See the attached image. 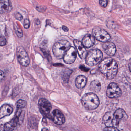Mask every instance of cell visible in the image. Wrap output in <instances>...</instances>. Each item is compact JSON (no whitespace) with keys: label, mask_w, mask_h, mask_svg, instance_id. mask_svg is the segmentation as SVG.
Instances as JSON below:
<instances>
[{"label":"cell","mask_w":131,"mask_h":131,"mask_svg":"<svg viewBox=\"0 0 131 131\" xmlns=\"http://www.w3.org/2000/svg\"><path fill=\"white\" fill-rule=\"evenodd\" d=\"M74 44L80 58L83 59H85L87 55V51L82 43L75 40L74 41Z\"/></svg>","instance_id":"13"},{"label":"cell","mask_w":131,"mask_h":131,"mask_svg":"<svg viewBox=\"0 0 131 131\" xmlns=\"http://www.w3.org/2000/svg\"><path fill=\"white\" fill-rule=\"evenodd\" d=\"M17 59L21 65L24 67H27L30 63L29 58L27 52L23 47H19L17 51Z\"/></svg>","instance_id":"7"},{"label":"cell","mask_w":131,"mask_h":131,"mask_svg":"<svg viewBox=\"0 0 131 131\" xmlns=\"http://www.w3.org/2000/svg\"><path fill=\"white\" fill-rule=\"evenodd\" d=\"M13 111V107L8 104H5L0 108V119L10 115Z\"/></svg>","instance_id":"16"},{"label":"cell","mask_w":131,"mask_h":131,"mask_svg":"<svg viewBox=\"0 0 131 131\" xmlns=\"http://www.w3.org/2000/svg\"><path fill=\"white\" fill-rule=\"evenodd\" d=\"M113 114L111 112H108L104 115L103 122L107 127H113Z\"/></svg>","instance_id":"18"},{"label":"cell","mask_w":131,"mask_h":131,"mask_svg":"<svg viewBox=\"0 0 131 131\" xmlns=\"http://www.w3.org/2000/svg\"><path fill=\"white\" fill-rule=\"evenodd\" d=\"M108 0H99V4L101 6L105 7L108 4Z\"/></svg>","instance_id":"24"},{"label":"cell","mask_w":131,"mask_h":131,"mask_svg":"<svg viewBox=\"0 0 131 131\" xmlns=\"http://www.w3.org/2000/svg\"><path fill=\"white\" fill-rule=\"evenodd\" d=\"M15 17H16L17 19L18 20H22L23 19V16L19 13H17L16 14Z\"/></svg>","instance_id":"28"},{"label":"cell","mask_w":131,"mask_h":131,"mask_svg":"<svg viewBox=\"0 0 131 131\" xmlns=\"http://www.w3.org/2000/svg\"><path fill=\"white\" fill-rule=\"evenodd\" d=\"M101 83L99 80H93L90 83V90L95 92H99L101 89Z\"/></svg>","instance_id":"20"},{"label":"cell","mask_w":131,"mask_h":131,"mask_svg":"<svg viewBox=\"0 0 131 131\" xmlns=\"http://www.w3.org/2000/svg\"><path fill=\"white\" fill-rule=\"evenodd\" d=\"M104 52L108 56H112L116 52V47L114 43L111 42H106L103 45Z\"/></svg>","instance_id":"14"},{"label":"cell","mask_w":131,"mask_h":131,"mask_svg":"<svg viewBox=\"0 0 131 131\" xmlns=\"http://www.w3.org/2000/svg\"><path fill=\"white\" fill-rule=\"evenodd\" d=\"M92 34L94 38L102 42H108L110 39V36L107 32L99 27H95L93 29Z\"/></svg>","instance_id":"6"},{"label":"cell","mask_w":131,"mask_h":131,"mask_svg":"<svg viewBox=\"0 0 131 131\" xmlns=\"http://www.w3.org/2000/svg\"><path fill=\"white\" fill-rule=\"evenodd\" d=\"M87 79L83 75H79L77 77L75 80V85L78 89H82L86 85Z\"/></svg>","instance_id":"19"},{"label":"cell","mask_w":131,"mask_h":131,"mask_svg":"<svg viewBox=\"0 0 131 131\" xmlns=\"http://www.w3.org/2000/svg\"><path fill=\"white\" fill-rule=\"evenodd\" d=\"M98 67L100 72L108 79L115 78L118 73L117 63L110 57H106L100 61Z\"/></svg>","instance_id":"1"},{"label":"cell","mask_w":131,"mask_h":131,"mask_svg":"<svg viewBox=\"0 0 131 131\" xmlns=\"http://www.w3.org/2000/svg\"><path fill=\"white\" fill-rule=\"evenodd\" d=\"M106 94L109 98H117L121 96L122 91L117 84L111 83L107 87Z\"/></svg>","instance_id":"8"},{"label":"cell","mask_w":131,"mask_h":131,"mask_svg":"<svg viewBox=\"0 0 131 131\" xmlns=\"http://www.w3.org/2000/svg\"><path fill=\"white\" fill-rule=\"evenodd\" d=\"M24 27L26 29H28L30 27V23L29 20L27 19H26L25 20L24 22Z\"/></svg>","instance_id":"25"},{"label":"cell","mask_w":131,"mask_h":131,"mask_svg":"<svg viewBox=\"0 0 131 131\" xmlns=\"http://www.w3.org/2000/svg\"><path fill=\"white\" fill-rule=\"evenodd\" d=\"M128 118L127 114L124 110L122 109H118L116 110L113 114V127H115L118 126L119 122L123 119H126Z\"/></svg>","instance_id":"10"},{"label":"cell","mask_w":131,"mask_h":131,"mask_svg":"<svg viewBox=\"0 0 131 131\" xmlns=\"http://www.w3.org/2000/svg\"><path fill=\"white\" fill-rule=\"evenodd\" d=\"M103 57L102 52L99 50H92L87 53L85 58L86 62L90 66H94L100 63Z\"/></svg>","instance_id":"4"},{"label":"cell","mask_w":131,"mask_h":131,"mask_svg":"<svg viewBox=\"0 0 131 131\" xmlns=\"http://www.w3.org/2000/svg\"><path fill=\"white\" fill-rule=\"evenodd\" d=\"M6 43V40L5 37L3 36H0V46H5Z\"/></svg>","instance_id":"23"},{"label":"cell","mask_w":131,"mask_h":131,"mask_svg":"<svg viewBox=\"0 0 131 131\" xmlns=\"http://www.w3.org/2000/svg\"><path fill=\"white\" fill-rule=\"evenodd\" d=\"M16 34L19 37H22L23 36V31L21 29H18L16 31Z\"/></svg>","instance_id":"26"},{"label":"cell","mask_w":131,"mask_h":131,"mask_svg":"<svg viewBox=\"0 0 131 131\" xmlns=\"http://www.w3.org/2000/svg\"><path fill=\"white\" fill-rule=\"evenodd\" d=\"M72 71L70 70H66L63 75V80L66 82H67L69 79L70 76L72 73Z\"/></svg>","instance_id":"22"},{"label":"cell","mask_w":131,"mask_h":131,"mask_svg":"<svg viewBox=\"0 0 131 131\" xmlns=\"http://www.w3.org/2000/svg\"><path fill=\"white\" fill-rule=\"evenodd\" d=\"M5 78V74L2 70H0V82L3 81Z\"/></svg>","instance_id":"29"},{"label":"cell","mask_w":131,"mask_h":131,"mask_svg":"<svg viewBox=\"0 0 131 131\" xmlns=\"http://www.w3.org/2000/svg\"><path fill=\"white\" fill-rule=\"evenodd\" d=\"M38 105L41 113L45 117L52 119V115H50V112L52 106L50 103L46 99H41L39 100Z\"/></svg>","instance_id":"5"},{"label":"cell","mask_w":131,"mask_h":131,"mask_svg":"<svg viewBox=\"0 0 131 131\" xmlns=\"http://www.w3.org/2000/svg\"><path fill=\"white\" fill-rule=\"evenodd\" d=\"M63 57L64 62L67 64H71L73 63L77 57V51L75 48L73 47H70Z\"/></svg>","instance_id":"11"},{"label":"cell","mask_w":131,"mask_h":131,"mask_svg":"<svg viewBox=\"0 0 131 131\" xmlns=\"http://www.w3.org/2000/svg\"><path fill=\"white\" fill-rule=\"evenodd\" d=\"M81 102L86 109L93 110L98 108L100 101L98 96L95 94L93 93H89L83 96Z\"/></svg>","instance_id":"2"},{"label":"cell","mask_w":131,"mask_h":131,"mask_svg":"<svg viewBox=\"0 0 131 131\" xmlns=\"http://www.w3.org/2000/svg\"><path fill=\"white\" fill-rule=\"evenodd\" d=\"M95 43L94 37L90 34L86 35L82 40V43L85 47L89 48L93 46Z\"/></svg>","instance_id":"17"},{"label":"cell","mask_w":131,"mask_h":131,"mask_svg":"<svg viewBox=\"0 0 131 131\" xmlns=\"http://www.w3.org/2000/svg\"><path fill=\"white\" fill-rule=\"evenodd\" d=\"M52 119L56 124L62 125L66 122V118L62 112L59 110L56 109L53 111Z\"/></svg>","instance_id":"12"},{"label":"cell","mask_w":131,"mask_h":131,"mask_svg":"<svg viewBox=\"0 0 131 131\" xmlns=\"http://www.w3.org/2000/svg\"><path fill=\"white\" fill-rule=\"evenodd\" d=\"M11 9L12 6L9 0H0V14L7 13Z\"/></svg>","instance_id":"15"},{"label":"cell","mask_w":131,"mask_h":131,"mask_svg":"<svg viewBox=\"0 0 131 131\" xmlns=\"http://www.w3.org/2000/svg\"><path fill=\"white\" fill-rule=\"evenodd\" d=\"M104 131H118V129H117L115 127H107L103 129Z\"/></svg>","instance_id":"27"},{"label":"cell","mask_w":131,"mask_h":131,"mask_svg":"<svg viewBox=\"0 0 131 131\" xmlns=\"http://www.w3.org/2000/svg\"><path fill=\"white\" fill-rule=\"evenodd\" d=\"M70 47V44L69 42L66 40H60L56 43L53 46V54L57 58L61 59Z\"/></svg>","instance_id":"3"},{"label":"cell","mask_w":131,"mask_h":131,"mask_svg":"<svg viewBox=\"0 0 131 131\" xmlns=\"http://www.w3.org/2000/svg\"><path fill=\"white\" fill-rule=\"evenodd\" d=\"M26 102L23 100H18L16 104L17 109L23 108L26 107Z\"/></svg>","instance_id":"21"},{"label":"cell","mask_w":131,"mask_h":131,"mask_svg":"<svg viewBox=\"0 0 131 131\" xmlns=\"http://www.w3.org/2000/svg\"><path fill=\"white\" fill-rule=\"evenodd\" d=\"M62 29L64 30L65 32H68L69 30V29H68L67 27L66 26H63Z\"/></svg>","instance_id":"30"},{"label":"cell","mask_w":131,"mask_h":131,"mask_svg":"<svg viewBox=\"0 0 131 131\" xmlns=\"http://www.w3.org/2000/svg\"><path fill=\"white\" fill-rule=\"evenodd\" d=\"M21 112L22 111L20 109H18L16 114L13 118L4 125V130L7 131H13L16 128L19 122Z\"/></svg>","instance_id":"9"},{"label":"cell","mask_w":131,"mask_h":131,"mask_svg":"<svg viewBox=\"0 0 131 131\" xmlns=\"http://www.w3.org/2000/svg\"><path fill=\"white\" fill-rule=\"evenodd\" d=\"M47 131V130H49V129H47V128H44L43 129H42V131Z\"/></svg>","instance_id":"31"}]
</instances>
